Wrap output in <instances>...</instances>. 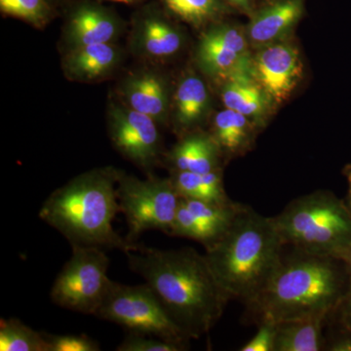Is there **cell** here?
Returning <instances> with one entry per match:
<instances>
[{
	"mask_svg": "<svg viewBox=\"0 0 351 351\" xmlns=\"http://www.w3.org/2000/svg\"><path fill=\"white\" fill-rule=\"evenodd\" d=\"M343 176L346 177V182H348V193H346V203L351 215V164H348L343 168Z\"/></svg>",
	"mask_w": 351,
	"mask_h": 351,
	"instance_id": "33",
	"label": "cell"
},
{
	"mask_svg": "<svg viewBox=\"0 0 351 351\" xmlns=\"http://www.w3.org/2000/svg\"><path fill=\"white\" fill-rule=\"evenodd\" d=\"M210 135L218 145L221 156H234L246 151L253 137L248 117L226 108L215 117Z\"/></svg>",
	"mask_w": 351,
	"mask_h": 351,
	"instance_id": "19",
	"label": "cell"
},
{
	"mask_svg": "<svg viewBox=\"0 0 351 351\" xmlns=\"http://www.w3.org/2000/svg\"><path fill=\"white\" fill-rule=\"evenodd\" d=\"M328 322V318L313 317L278 323L274 351L324 350L323 329Z\"/></svg>",
	"mask_w": 351,
	"mask_h": 351,
	"instance_id": "15",
	"label": "cell"
},
{
	"mask_svg": "<svg viewBox=\"0 0 351 351\" xmlns=\"http://www.w3.org/2000/svg\"><path fill=\"white\" fill-rule=\"evenodd\" d=\"M170 180L181 198L214 204H230L233 202L226 195L221 170L207 174H197L191 171H173Z\"/></svg>",
	"mask_w": 351,
	"mask_h": 351,
	"instance_id": "16",
	"label": "cell"
},
{
	"mask_svg": "<svg viewBox=\"0 0 351 351\" xmlns=\"http://www.w3.org/2000/svg\"><path fill=\"white\" fill-rule=\"evenodd\" d=\"M208 105V92L204 82L191 75L180 83L176 93L177 122L182 130H188L199 122Z\"/></svg>",
	"mask_w": 351,
	"mask_h": 351,
	"instance_id": "22",
	"label": "cell"
},
{
	"mask_svg": "<svg viewBox=\"0 0 351 351\" xmlns=\"http://www.w3.org/2000/svg\"><path fill=\"white\" fill-rule=\"evenodd\" d=\"M119 173L96 170L75 178L55 191L39 211V218L61 233L71 247L136 251L141 245L115 232L112 221L120 209Z\"/></svg>",
	"mask_w": 351,
	"mask_h": 351,
	"instance_id": "4",
	"label": "cell"
},
{
	"mask_svg": "<svg viewBox=\"0 0 351 351\" xmlns=\"http://www.w3.org/2000/svg\"><path fill=\"white\" fill-rule=\"evenodd\" d=\"M284 245L272 217L242 205L228 232L205 249V258L228 300L253 301L282 260Z\"/></svg>",
	"mask_w": 351,
	"mask_h": 351,
	"instance_id": "3",
	"label": "cell"
},
{
	"mask_svg": "<svg viewBox=\"0 0 351 351\" xmlns=\"http://www.w3.org/2000/svg\"><path fill=\"white\" fill-rule=\"evenodd\" d=\"M117 34V25L108 14L83 7L71 18L69 36L71 43L78 46L108 43Z\"/></svg>",
	"mask_w": 351,
	"mask_h": 351,
	"instance_id": "18",
	"label": "cell"
},
{
	"mask_svg": "<svg viewBox=\"0 0 351 351\" xmlns=\"http://www.w3.org/2000/svg\"><path fill=\"white\" fill-rule=\"evenodd\" d=\"M304 0H276L252 18L248 36L255 45L267 46L282 38L301 19Z\"/></svg>",
	"mask_w": 351,
	"mask_h": 351,
	"instance_id": "12",
	"label": "cell"
},
{
	"mask_svg": "<svg viewBox=\"0 0 351 351\" xmlns=\"http://www.w3.org/2000/svg\"><path fill=\"white\" fill-rule=\"evenodd\" d=\"M189 345L175 343L167 339L147 335L128 332V336L119 346L117 351H184L188 350Z\"/></svg>",
	"mask_w": 351,
	"mask_h": 351,
	"instance_id": "27",
	"label": "cell"
},
{
	"mask_svg": "<svg viewBox=\"0 0 351 351\" xmlns=\"http://www.w3.org/2000/svg\"><path fill=\"white\" fill-rule=\"evenodd\" d=\"M131 108L154 120L162 119L166 110L165 87L158 76L147 73L132 80L126 87Z\"/></svg>",
	"mask_w": 351,
	"mask_h": 351,
	"instance_id": "20",
	"label": "cell"
},
{
	"mask_svg": "<svg viewBox=\"0 0 351 351\" xmlns=\"http://www.w3.org/2000/svg\"><path fill=\"white\" fill-rule=\"evenodd\" d=\"M125 255L132 271L145 279L189 339L206 335L221 319L230 300L204 255L193 248L158 250L144 245Z\"/></svg>",
	"mask_w": 351,
	"mask_h": 351,
	"instance_id": "1",
	"label": "cell"
},
{
	"mask_svg": "<svg viewBox=\"0 0 351 351\" xmlns=\"http://www.w3.org/2000/svg\"><path fill=\"white\" fill-rule=\"evenodd\" d=\"M343 260L345 261L346 267H348V274H350V284H351V245L348 250L346 251V255L343 256Z\"/></svg>",
	"mask_w": 351,
	"mask_h": 351,
	"instance_id": "35",
	"label": "cell"
},
{
	"mask_svg": "<svg viewBox=\"0 0 351 351\" xmlns=\"http://www.w3.org/2000/svg\"><path fill=\"white\" fill-rule=\"evenodd\" d=\"M254 75L269 98L277 104L287 100L301 82L299 51L288 43H272L254 60Z\"/></svg>",
	"mask_w": 351,
	"mask_h": 351,
	"instance_id": "11",
	"label": "cell"
},
{
	"mask_svg": "<svg viewBox=\"0 0 351 351\" xmlns=\"http://www.w3.org/2000/svg\"><path fill=\"white\" fill-rule=\"evenodd\" d=\"M272 219L285 247L294 250L343 260L351 245L350 210L331 191L295 198Z\"/></svg>",
	"mask_w": 351,
	"mask_h": 351,
	"instance_id": "5",
	"label": "cell"
},
{
	"mask_svg": "<svg viewBox=\"0 0 351 351\" xmlns=\"http://www.w3.org/2000/svg\"><path fill=\"white\" fill-rule=\"evenodd\" d=\"M142 44L145 52L154 57H167L181 47L182 38L174 27L160 20L151 19L145 23Z\"/></svg>",
	"mask_w": 351,
	"mask_h": 351,
	"instance_id": "24",
	"label": "cell"
},
{
	"mask_svg": "<svg viewBox=\"0 0 351 351\" xmlns=\"http://www.w3.org/2000/svg\"><path fill=\"white\" fill-rule=\"evenodd\" d=\"M257 334L245 343L240 351H274L277 336V324L262 322L258 325Z\"/></svg>",
	"mask_w": 351,
	"mask_h": 351,
	"instance_id": "30",
	"label": "cell"
},
{
	"mask_svg": "<svg viewBox=\"0 0 351 351\" xmlns=\"http://www.w3.org/2000/svg\"><path fill=\"white\" fill-rule=\"evenodd\" d=\"M0 350L48 351L43 332H36L17 318L1 319Z\"/></svg>",
	"mask_w": 351,
	"mask_h": 351,
	"instance_id": "23",
	"label": "cell"
},
{
	"mask_svg": "<svg viewBox=\"0 0 351 351\" xmlns=\"http://www.w3.org/2000/svg\"><path fill=\"white\" fill-rule=\"evenodd\" d=\"M117 196L128 225L129 241L138 243L140 235L147 230H159L170 237L181 200L170 178L149 176L142 181L119 173Z\"/></svg>",
	"mask_w": 351,
	"mask_h": 351,
	"instance_id": "7",
	"label": "cell"
},
{
	"mask_svg": "<svg viewBox=\"0 0 351 351\" xmlns=\"http://www.w3.org/2000/svg\"><path fill=\"white\" fill-rule=\"evenodd\" d=\"M241 203L214 204L181 198L170 237L195 240L209 248L232 226Z\"/></svg>",
	"mask_w": 351,
	"mask_h": 351,
	"instance_id": "9",
	"label": "cell"
},
{
	"mask_svg": "<svg viewBox=\"0 0 351 351\" xmlns=\"http://www.w3.org/2000/svg\"><path fill=\"white\" fill-rule=\"evenodd\" d=\"M324 350L351 351V332L336 328L325 341Z\"/></svg>",
	"mask_w": 351,
	"mask_h": 351,
	"instance_id": "32",
	"label": "cell"
},
{
	"mask_svg": "<svg viewBox=\"0 0 351 351\" xmlns=\"http://www.w3.org/2000/svg\"><path fill=\"white\" fill-rule=\"evenodd\" d=\"M221 154L210 134L196 133L186 136L166 156L173 171H191L207 174L221 170Z\"/></svg>",
	"mask_w": 351,
	"mask_h": 351,
	"instance_id": "13",
	"label": "cell"
},
{
	"mask_svg": "<svg viewBox=\"0 0 351 351\" xmlns=\"http://www.w3.org/2000/svg\"><path fill=\"white\" fill-rule=\"evenodd\" d=\"M328 323H332L339 329L351 332V284L345 297L339 302Z\"/></svg>",
	"mask_w": 351,
	"mask_h": 351,
	"instance_id": "31",
	"label": "cell"
},
{
	"mask_svg": "<svg viewBox=\"0 0 351 351\" xmlns=\"http://www.w3.org/2000/svg\"><path fill=\"white\" fill-rule=\"evenodd\" d=\"M96 316L125 328L128 332L186 345L191 341L147 283L131 286L112 281Z\"/></svg>",
	"mask_w": 351,
	"mask_h": 351,
	"instance_id": "6",
	"label": "cell"
},
{
	"mask_svg": "<svg viewBox=\"0 0 351 351\" xmlns=\"http://www.w3.org/2000/svg\"><path fill=\"white\" fill-rule=\"evenodd\" d=\"M48 351H99L100 345L86 335H50L44 332Z\"/></svg>",
	"mask_w": 351,
	"mask_h": 351,
	"instance_id": "28",
	"label": "cell"
},
{
	"mask_svg": "<svg viewBox=\"0 0 351 351\" xmlns=\"http://www.w3.org/2000/svg\"><path fill=\"white\" fill-rule=\"evenodd\" d=\"M108 265L104 249L73 246L71 258L51 289V300L64 309L96 316L112 282Z\"/></svg>",
	"mask_w": 351,
	"mask_h": 351,
	"instance_id": "8",
	"label": "cell"
},
{
	"mask_svg": "<svg viewBox=\"0 0 351 351\" xmlns=\"http://www.w3.org/2000/svg\"><path fill=\"white\" fill-rule=\"evenodd\" d=\"M255 78H237L226 82L221 99L226 108L247 117H260L267 107V95Z\"/></svg>",
	"mask_w": 351,
	"mask_h": 351,
	"instance_id": "21",
	"label": "cell"
},
{
	"mask_svg": "<svg viewBox=\"0 0 351 351\" xmlns=\"http://www.w3.org/2000/svg\"><path fill=\"white\" fill-rule=\"evenodd\" d=\"M113 145L129 160L149 169L158 160L160 137L156 120L133 108H117L110 117Z\"/></svg>",
	"mask_w": 351,
	"mask_h": 351,
	"instance_id": "10",
	"label": "cell"
},
{
	"mask_svg": "<svg viewBox=\"0 0 351 351\" xmlns=\"http://www.w3.org/2000/svg\"><path fill=\"white\" fill-rule=\"evenodd\" d=\"M0 8L2 12L38 25H43L48 16L43 0H0Z\"/></svg>",
	"mask_w": 351,
	"mask_h": 351,
	"instance_id": "26",
	"label": "cell"
},
{
	"mask_svg": "<svg viewBox=\"0 0 351 351\" xmlns=\"http://www.w3.org/2000/svg\"><path fill=\"white\" fill-rule=\"evenodd\" d=\"M113 1H117V2H127V1H129V0H113Z\"/></svg>",
	"mask_w": 351,
	"mask_h": 351,
	"instance_id": "36",
	"label": "cell"
},
{
	"mask_svg": "<svg viewBox=\"0 0 351 351\" xmlns=\"http://www.w3.org/2000/svg\"><path fill=\"white\" fill-rule=\"evenodd\" d=\"M176 16L193 25H201L215 19L226 10L219 0H164Z\"/></svg>",
	"mask_w": 351,
	"mask_h": 351,
	"instance_id": "25",
	"label": "cell"
},
{
	"mask_svg": "<svg viewBox=\"0 0 351 351\" xmlns=\"http://www.w3.org/2000/svg\"><path fill=\"white\" fill-rule=\"evenodd\" d=\"M117 60V50L110 44H90L71 51L66 59V68L69 75L78 80H95L108 73Z\"/></svg>",
	"mask_w": 351,
	"mask_h": 351,
	"instance_id": "17",
	"label": "cell"
},
{
	"mask_svg": "<svg viewBox=\"0 0 351 351\" xmlns=\"http://www.w3.org/2000/svg\"><path fill=\"white\" fill-rule=\"evenodd\" d=\"M202 39L209 43L218 44L223 47L232 49L235 52L248 53L247 40L239 29L230 25H221L215 27L203 36Z\"/></svg>",
	"mask_w": 351,
	"mask_h": 351,
	"instance_id": "29",
	"label": "cell"
},
{
	"mask_svg": "<svg viewBox=\"0 0 351 351\" xmlns=\"http://www.w3.org/2000/svg\"><path fill=\"white\" fill-rule=\"evenodd\" d=\"M228 1L232 3L233 6L239 8V10L243 11L249 15L253 13L251 0H228Z\"/></svg>",
	"mask_w": 351,
	"mask_h": 351,
	"instance_id": "34",
	"label": "cell"
},
{
	"mask_svg": "<svg viewBox=\"0 0 351 351\" xmlns=\"http://www.w3.org/2000/svg\"><path fill=\"white\" fill-rule=\"evenodd\" d=\"M350 286L345 261L294 250L283 254L274 276L248 304L247 320L256 325L304 318L329 319Z\"/></svg>",
	"mask_w": 351,
	"mask_h": 351,
	"instance_id": "2",
	"label": "cell"
},
{
	"mask_svg": "<svg viewBox=\"0 0 351 351\" xmlns=\"http://www.w3.org/2000/svg\"><path fill=\"white\" fill-rule=\"evenodd\" d=\"M198 58L201 66L208 73L223 78L226 82L237 78H255L254 60L251 59L249 52H235L201 39Z\"/></svg>",
	"mask_w": 351,
	"mask_h": 351,
	"instance_id": "14",
	"label": "cell"
}]
</instances>
